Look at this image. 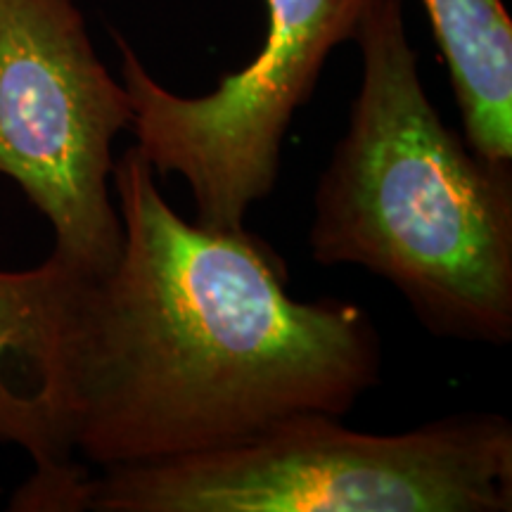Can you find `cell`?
<instances>
[{
  "mask_svg": "<svg viewBox=\"0 0 512 512\" xmlns=\"http://www.w3.org/2000/svg\"><path fill=\"white\" fill-rule=\"evenodd\" d=\"M112 188L121 252L72 271L50 380L72 456L112 470L214 451L297 413L342 418L380 382L361 306L292 299L259 235L181 219L136 145Z\"/></svg>",
  "mask_w": 512,
  "mask_h": 512,
  "instance_id": "obj_1",
  "label": "cell"
},
{
  "mask_svg": "<svg viewBox=\"0 0 512 512\" xmlns=\"http://www.w3.org/2000/svg\"><path fill=\"white\" fill-rule=\"evenodd\" d=\"M444 55L465 140L512 162V22L503 0H420Z\"/></svg>",
  "mask_w": 512,
  "mask_h": 512,
  "instance_id": "obj_7",
  "label": "cell"
},
{
  "mask_svg": "<svg viewBox=\"0 0 512 512\" xmlns=\"http://www.w3.org/2000/svg\"><path fill=\"white\" fill-rule=\"evenodd\" d=\"M508 512L512 425L451 415L366 434L297 413L252 437L83 479L74 512Z\"/></svg>",
  "mask_w": 512,
  "mask_h": 512,
  "instance_id": "obj_3",
  "label": "cell"
},
{
  "mask_svg": "<svg viewBox=\"0 0 512 512\" xmlns=\"http://www.w3.org/2000/svg\"><path fill=\"white\" fill-rule=\"evenodd\" d=\"M133 102L95 53L74 0H0V174L50 221L55 259L112 268L124 228L112 143Z\"/></svg>",
  "mask_w": 512,
  "mask_h": 512,
  "instance_id": "obj_4",
  "label": "cell"
},
{
  "mask_svg": "<svg viewBox=\"0 0 512 512\" xmlns=\"http://www.w3.org/2000/svg\"><path fill=\"white\" fill-rule=\"evenodd\" d=\"M363 79L313 195L311 256L392 283L427 330L512 339V166L451 131L420 81L403 0L358 24Z\"/></svg>",
  "mask_w": 512,
  "mask_h": 512,
  "instance_id": "obj_2",
  "label": "cell"
},
{
  "mask_svg": "<svg viewBox=\"0 0 512 512\" xmlns=\"http://www.w3.org/2000/svg\"><path fill=\"white\" fill-rule=\"evenodd\" d=\"M72 268L50 256L31 271H0V444L19 446L34 475L12 510L64 512L88 475L64 446L50 406Z\"/></svg>",
  "mask_w": 512,
  "mask_h": 512,
  "instance_id": "obj_6",
  "label": "cell"
},
{
  "mask_svg": "<svg viewBox=\"0 0 512 512\" xmlns=\"http://www.w3.org/2000/svg\"><path fill=\"white\" fill-rule=\"evenodd\" d=\"M370 3L266 0L264 46L200 98L159 86L114 31L138 152L155 174L188 181L195 223L226 233L245 228L247 209L266 200L278 181L280 147L294 112L316 91L332 50L354 41Z\"/></svg>",
  "mask_w": 512,
  "mask_h": 512,
  "instance_id": "obj_5",
  "label": "cell"
}]
</instances>
